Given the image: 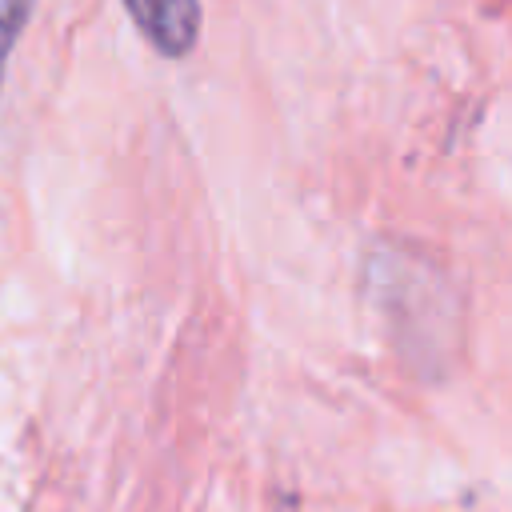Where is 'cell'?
Here are the masks:
<instances>
[{
  "mask_svg": "<svg viewBox=\"0 0 512 512\" xmlns=\"http://www.w3.org/2000/svg\"><path fill=\"white\" fill-rule=\"evenodd\" d=\"M136 28L164 56H188L200 36V0H124Z\"/></svg>",
  "mask_w": 512,
  "mask_h": 512,
  "instance_id": "cell-1",
  "label": "cell"
},
{
  "mask_svg": "<svg viewBox=\"0 0 512 512\" xmlns=\"http://www.w3.org/2000/svg\"><path fill=\"white\" fill-rule=\"evenodd\" d=\"M28 12H32V0H0V80H4V64L28 24Z\"/></svg>",
  "mask_w": 512,
  "mask_h": 512,
  "instance_id": "cell-2",
  "label": "cell"
}]
</instances>
